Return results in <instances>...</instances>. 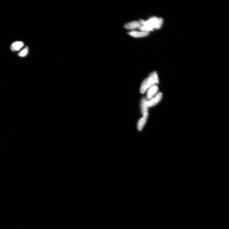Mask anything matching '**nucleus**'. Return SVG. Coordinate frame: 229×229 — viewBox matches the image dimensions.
Instances as JSON below:
<instances>
[{
  "instance_id": "nucleus-6",
  "label": "nucleus",
  "mask_w": 229,
  "mask_h": 229,
  "mask_svg": "<svg viewBox=\"0 0 229 229\" xmlns=\"http://www.w3.org/2000/svg\"><path fill=\"white\" fill-rule=\"evenodd\" d=\"M143 117L139 120L138 124V129L139 131H141L145 124L148 116V112L143 115Z\"/></svg>"
},
{
  "instance_id": "nucleus-8",
  "label": "nucleus",
  "mask_w": 229,
  "mask_h": 229,
  "mask_svg": "<svg viewBox=\"0 0 229 229\" xmlns=\"http://www.w3.org/2000/svg\"><path fill=\"white\" fill-rule=\"evenodd\" d=\"M148 101L147 99L143 98L141 101V108L142 114L143 115L146 113L148 112Z\"/></svg>"
},
{
  "instance_id": "nucleus-7",
  "label": "nucleus",
  "mask_w": 229,
  "mask_h": 229,
  "mask_svg": "<svg viewBox=\"0 0 229 229\" xmlns=\"http://www.w3.org/2000/svg\"><path fill=\"white\" fill-rule=\"evenodd\" d=\"M159 90V88L157 85H155L148 90L147 95V97L148 100H151L156 94Z\"/></svg>"
},
{
  "instance_id": "nucleus-4",
  "label": "nucleus",
  "mask_w": 229,
  "mask_h": 229,
  "mask_svg": "<svg viewBox=\"0 0 229 229\" xmlns=\"http://www.w3.org/2000/svg\"><path fill=\"white\" fill-rule=\"evenodd\" d=\"M141 26L139 22L133 21L129 22L125 25V29L130 30H133L136 29H139Z\"/></svg>"
},
{
  "instance_id": "nucleus-1",
  "label": "nucleus",
  "mask_w": 229,
  "mask_h": 229,
  "mask_svg": "<svg viewBox=\"0 0 229 229\" xmlns=\"http://www.w3.org/2000/svg\"><path fill=\"white\" fill-rule=\"evenodd\" d=\"M163 22L162 18L155 16L147 20H141L139 22L141 26L139 29L141 31L149 33L155 29H160L163 25Z\"/></svg>"
},
{
  "instance_id": "nucleus-2",
  "label": "nucleus",
  "mask_w": 229,
  "mask_h": 229,
  "mask_svg": "<svg viewBox=\"0 0 229 229\" xmlns=\"http://www.w3.org/2000/svg\"><path fill=\"white\" fill-rule=\"evenodd\" d=\"M159 79L158 74L156 71L153 72L150 74L149 77L146 79L141 85L140 92L143 94L149 89L155 85L159 84Z\"/></svg>"
},
{
  "instance_id": "nucleus-10",
  "label": "nucleus",
  "mask_w": 229,
  "mask_h": 229,
  "mask_svg": "<svg viewBox=\"0 0 229 229\" xmlns=\"http://www.w3.org/2000/svg\"><path fill=\"white\" fill-rule=\"evenodd\" d=\"M28 52V48L26 47L19 53L18 56L20 57H24L27 55Z\"/></svg>"
},
{
  "instance_id": "nucleus-9",
  "label": "nucleus",
  "mask_w": 229,
  "mask_h": 229,
  "mask_svg": "<svg viewBox=\"0 0 229 229\" xmlns=\"http://www.w3.org/2000/svg\"><path fill=\"white\" fill-rule=\"evenodd\" d=\"M24 46V43L22 42H16L13 43L11 46V49L13 51L19 50Z\"/></svg>"
},
{
  "instance_id": "nucleus-3",
  "label": "nucleus",
  "mask_w": 229,
  "mask_h": 229,
  "mask_svg": "<svg viewBox=\"0 0 229 229\" xmlns=\"http://www.w3.org/2000/svg\"><path fill=\"white\" fill-rule=\"evenodd\" d=\"M163 94L161 92L157 94L154 97H152L150 101H148V105L149 107L154 106L158 104L162 100Z\"/></svg>"
},
{
  "instance_id": "nucleus-5",
  "label": "nucleus",
  "mask_w": 229,
  "mask_h": 229,
  "mask_svg": "<svg viewBox=\"0 0 229 229\" xmlns=\"http://www.w3.org/2000/svg\"><path fill=\"white\" fill-rule=\"evenodd\" d=\"M129 35L134 38H141L145 37L149 35V33L140 30V31H132L128 33Z\"/></svg>"
}]
</instances>
